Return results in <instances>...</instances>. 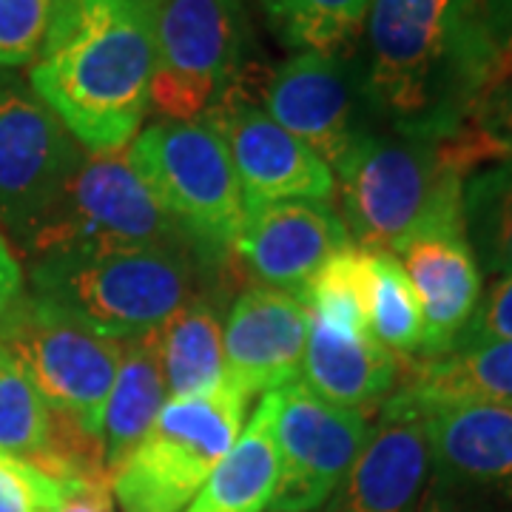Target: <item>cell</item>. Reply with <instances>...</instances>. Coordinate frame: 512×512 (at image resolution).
<instances>
[{"label": "cell", "mask_w": 512, "mask_h": 512, "mask_svg": "<svg viewBox=\"0 0 512 512\" xmlns=\"http://www.w3.org/2000/svg\"><path fill=\"white\" fill-rule=\"evenodd\" d=\"M356 63L367 111L396 134H456L498 69L470 0H370Z\"/></svg>", "instance_id": "cell-1"}, {"label": "cell", "mask_w": 512, "mask_h": 512, "mask_svg": "<svg viewBox=\"0 0 512 512\" xmlns=\"http://www.w3.org/2000/svg\"><path fill=\"white\" fill-rule=\"evenodd\" d=\"M148 0H66L32 69V92L89 154L126 148L151 106Z\"/></svg>", "instance_id": "cell-2"}, {"label": "cell", "mask_w": 512, "mask_h": 512, "mask_svg": "<svg viewBox=\"0 0 512 512\" xmlns=\"http://www.w3.org/2000/svg\"><path fill=\"white\" fill-rule=\"evenodd\" d=\"M350 242L399 256L413 239L464 228L461 194L470 168L456 137H407L365 131L333 168Z\"/></svg>", "instance_id": "cell-3"}, {"label": "cell", "mask_w": 512, "mask_h": 512, "mask_svg": "<svg viewBox=\"0 0 512 512\" xmlns=\"http://www.w3.org/2000/svg\"><path fill=\"white\" fill-rule=\"evenodd\" d=\"M126 151L131 171L200 262L217 265L237 248L242 191L228 148L205 120H160Z\"/></svg>", "instance_id": "cell-4"}, {"label": "cell", "mask_w": 512, "mask_h": 512, "mask_svg": "<svg viewBox=\"0 0 512 512\" xmlns=\"http://www.w3.org/2000/svg\"><path fill=\"white\" fill-rule=\"evenodd\" d=\"M197 256L188 248H126L32 265L37 293L94 333L126 342L160 328L194 296Z\"/></svg>", "instance_id": "cell-5"}, {"label": "cell", "mask_w": 512, "mask_h": 512, "mask_svg": "<svg viewBox=\"0 0 512 512\" xmlns=\"http://www.w3.org/2000/svg\"><path fill=\"white\" fill-rule=\"evenodd\" d=\"M18 245L35 262L126 248H188L177 225L131 171L126 148L111 154L86 151Z\"/></svg>", "instance_id": "cell-6"}, {"label": "cell", "mask_w": 512, "mask_h": 512, "mask_svg": "<svg viewBox=\"0 0 512 512\" xmlns=\"http://www.w3.org/2000/svg\"><path fill=\"white\" fill-rule=\"evenodd\" d=\"M251 396L222 379L217 390L163 404L148 433L111 473L123 512H180L239 439Z\"/></svg>", "instance_id": "cell-7"}, {"label": "cell", "mask_w": 512, "mask_h": 512, "mask_svg": "<svg viewBox=\"0 0 512 512\" xmlns=\"http://www.w3.org/2000/svg\"><path fill=\"white\" fill-rule=\"evenodd\" d=\"M0 345L18 359L49 410L74 419L92 436L100 433L123 342L94 333L35 291L20 293L0 316Z\"/></svg>", "instance_id": "cell-8"}, {"label": "cell", "mask_w": 512, "mask_h": 512, "mask_svg": "<svg viewBox=\"0 0 512 512\" xmlns=\"http://www.w3.org/2000/svg\"><path fill=\"white\" fill-rule=\"evenodd\" d=\"M154 37L151 106L200 120L234 83L248 49L245 0H148Z\"/></svg>", "instance_id": "cell-9"}, {"label": "cell", "mask_w": 512, "mask_h": 512, "mask_svg": "<svg viewBox=\"0 0 512 512\" xmlns=\"http://www.w3.org/2000/svg\"><path fill=\"white\" fill-rule=\"evenodd\" d=\"M276 399L279 478L271 507L276 512L319 510L342 487L370 439V416L330 404L302 379L276 390Z\"/></svg>", "instance_id": "cell-10"}, {"label": "cell", "mask_w": 512, "mask_h": 512, "mask_svg": "<svg viewBox=\"0 0 512 512\" xmlns=\"http://www.w3.org/2000/svg\"><path fill=\"white\" fill-rule=\"evenodd\" d=\"M200 120L228 148L245 208L288 200L328 202L336 194L330 165L256 106L242 69Z\"/></svg>", "instance_id": "cell-11"}, {"label": "cell", "mask_w": 512, "mask_h": 512, "mask_svg": "<svg viewBox=\"0 0 512 512\" xmlns=\"http://www.w3.org/2000/svg\"><path fill=\"white\" fill-rule=\"evenodd\" d=\"M421 419L430 493L461 512H512V404H439Z\"/></svg>", "instance_id": "cell-12"}, {"label": "cell", "mask_w": 512, "mask_h": 512, "mask_svg": "<svg viewBox=\"0 0 512 512\" xmlns=\"http://www.w3.org/2000/svg\"><path fill=\"white\" fill-rule=\"evenodd\" d=\"M83 154L29 86L0 77V228L15 242L55 200Z\"/></svg>", "instance_id": "cell-13"}, {"label": "cell", "mask_w": 512, "mask_h": 512, "mask_svg": "<svg viewBox=\"0 0 512 512\" xmlns=\"http://www.w3.org/2000/svg\"><path fill=\"white\" fill-rule=\"evenodd\" d=\"M262 97L268 117L313 148L330 171L370 131V111L350 55L299 52L268 77Z\"/></svg>", "instance_id": "cell-14"}, {"label": "cell", "mask_w": 512, "mask_h": 512, "mask_svg": "<svg viewBox=\"0 0 512 512\" xmlns=\"http://www.w3.org/2000/svg\"><path fill=\"white\" fill-rule=\"evenodd\" d=\"M311 319V305L288 291L256 285L239 293L222 330L225 379L251 399L296 382Z\"/></svg>", "instance_id": "cell-15"}, {"label": "cell", "mask_w": 512, "mask_h": 512, "mask_svg": "<svg viewBox=\"0 0 512 512\" xmlns=\"http://www.w3.org/2000/svg\"><path fill=\"white\" fill-rule=\"evenodd\" d=\"M348 245V228L330 205L288 200L245 208L234 251L268 288L305 299L313 276Z\"/></svg>", "instance_id": "cell-16"}, {"label": "cell", "mask_w": 512, "mask_h": 512, "mask_svg": "<svg viewBox=\"0 0 512 512\" xmlns=\"http://www.w3.org/2000/svg\"><path fill=\"white\" fill-rule=\"evenodd\" d=\"M430 493V441L421 416L379 410V424L336 490L330 512H419Z\"/></svg>", "instance_id": "cell-17"}, {"label": "cell", "mask_w": 512, "mask_h": 512, "mask_svg": "<svg viewBox=\"0 0 512 512\" xmlns=\"http://www.w3.org/2000/svg\"><path fill=\"white\" fill-rule=\"evenodd\" d=\"M396 259L419 296L424 319L419 353L439 356L453 348L481 299V268L467 245L464 228L413 239Z\"/></svg>", "instance_id": "cell-18"}, {"label": "cell", "mask_w": 512, "mask_h": 512, "mask_svg": "<svg viewBox=\"0 0 512 512\" xmlns=\"http://www.w3.org/2000/svg\"><path fill=\"white\" fill-rule=\"evenodd\" d=\"M464 402L512 404V342L402 359L399 382L379 410L421 416L439 404Z\"/></svg>", "instance_id": "cell-19"}, {"label": "cell", "mask_w": 512, "mask_h": 512, "mask_svg": "<svg viewBox=\"0 0 512 512\" xmlns=\"http://www.w3.org/2000/svg\"><path fill=\"white\" fill-rule=\"evenodd\" d=\"M399 373L402 356L382 348L373 336H356L316 316L311 319L302 382L316 396L370 416V410H379L393 393Z\"/></svg>", "instance_id": "cell-20"}, {"label": "cell", "mask_w": 512, "mask_h": 512, "mask_svg": "<svg viewBox=\"0 0 512 512\" xmlns=\"http://www.w3.org/2000/svg\"><path fill=\"white\" fill-rule=\"evenodd\" d=\"M276 404V393H265L245 433L234 441L185 512H262L271 507L279 478Z\"/></svg>", "instance_id": "cell-21"}, {"label": "cell", "mask_w": 512, "mask_h": 512, "mask_svg": "<svg viewBox=\"0 0 512 512\" xmlns=\"http://www.w3.org/2000/svg\"><path fill=\"white\" fill-rule=\"evenodd\" d=\"M222 330L220 305L211 302V296H191L154 328L171 399H194L220 387L225 379Z\"/></svg>", "instance_id": "cell-22"}, {"label": "cell", "mask_w": 512, "mask_h": 512, "mask_svg": "<svg viewBox=\"0 0 512 512\" xmlns=\"http://www.w3.org/2000/svg\"><path fill=\"white\" fill-rule=\"evenodd\" d=\"M165 379L154 330L123 342V356L114 376L109 404L100 424V444L114 473L120 461L137 447L165 404Z\"/></svg>", "instance_id": "cell-23"}, {"label": "cell", "mask_w": 512, "mask_h": 512, "mask_svg": "<svg viewBox=\"0 0 512 512\" xmlns=\"http://www.w3.org/2000/svg\"><path fill=\"white\" fill-rule=\"evenodd\" d=\"M265 20L288 49L350 55L359 46L370 0H259Z\"/></svg>", "instance_id": "cell-24"}, {"label": "cell", "mask_w": 512, "mask_h": 512, "mask_svg": "<svg viewBox=\"0 0 512 512\" xmlns=\"http://www.w3.org/2000/svg\"><path fill=\"white\" fill-rule=\"evenodd\" d=\"M461 225L478 268L512 274V160L470 174L461 194Z\"/></svg>", "instance_id": "cell-25"}, {"label": "cell", "mask_w": 512, "mask_h": 512, "mask_svg": "<svg viewBox=\"0 0 512 512\" xmlns=\"http://www.w3.org/2000/svg\"><path fill=\"white\" fill-rule=\"evenodd\" d=\"M367 328L382 348L402 359H410L421 350L424 319H421L419 296L396 256L370 251Z\"/></svg>", "instance_id": "cell-26"}, {"label": "cell", "mask_w": 512, "mask_h": 512, "mask_svg": "<svg viewBox=\"0 0 512 512\" xmlns=\"http://www.w3.org/2000/svg\"><path fill=\"white\" fill-rule=\"evenodd\" d=\"M367 274L370 251L348 245L345 251L330 256L322 271L308 285L305 302L316 319L356 336H370L367 328Z\"/></svg>", "instance_id": "cell-27"}, {"label": "cell", "mask_w": 512, "mask_h": 512, "mask_svg": "<svg viewBox=\"0 0 512 512\" xmlns=\"http://www.w3.org/2000/svg\"><path fill=\"white\" fill-rule=\"evenodd\" d=\"M52 410L20 362L0 345V450L35 461L49 441Z\"/></svg>", "instance_id": "cell-28"}, {"label": "cell", "mask_w": 512, "mask_h": 512, "mask_svg": "<svg viewBox=\"0 0 512 512\" xmlns=\"http://www.w3.org/2000/svg\"><path fill=\"white\" fill-rule=\"evenodd\" d=\"M473 174L512 160V66H501L476 97L467 120L456 131Z\"/></svg>", "instance_id": "cell-29"}, {"label": "cell", "mask_w": 512, "mask_h": 512, "mask_svg": "<svg viewBox=\"0 0 512 512\" xmlns=\"http://www.w3.org/2000/svg\"><path fill=\"white\" fill-rule=\"evenodd\" d=\"M66 0H0V69L37 63Z\"/></svg>", "instance_id": "cell-30"}, {"label": "cell", "mask_w": 512, "mask_h": 512, "mask_svg": "<svg viewBox=\"0 0 512 512\" xmlns=\"http://www.w3.org/2000/svg\"><path fill=\"white\" fill-rule=\"evenodd\" d=\"M66 490L26 458L0 450V512H57Z\"/></svg>", "instance_id": "cell-31"}, {"label": "cell", "mask_w": 512, "mask_h": 512, "mask_svg": "<svg viewBox=\"0 0 512 512\" xmlns=\"http://www.w3.org/2000/svg\"><path fill=\"white\" fill-rule=\"evenodd\" d=\"M493 342H512V274L495 276L490 291L478 299L476 311L458 333L453 348H476Z\"/></svg>", "instance_id": "cell-32"}, {"label": "cell", "mask_w": 512, "mask_h": 512, "mask_svg": "<svg viewBox=\"0 0 512 512\" xmlns=\"http://www.w3.org/2000/svg\"><path fill=\"white\" fill-rule=\"evenodd\" d=\"M478 23L493 43L498 55V69L512 66V0H470Z\"/></svg>", "instance_id": "cell-33"}, {"label": "cell", "mask_w": 512, "mask_h": 512, "mask_svg": "<svg viewBox=\"0 0 512 512\" xmlns=\"http://www.w3.org/2000/svg\"><path fill=\"white\" fill-rule=\"evenodd\" d=\"M20 293H23V268L9 242L0 234V316L15 305Z\"/></svg>", "instance_id": "cell-34"}, {"label": "cell", "mask_w": 512, "mask_h": 512, "mask_svg": "<svg viewBox=\"0 0 512 512\" xmlns=\"http://www.w3.org/2000/svg\"><path fill=\"white\" fill-rule=\"evenodd\" d=\"M57 512H114L111 493H69Z\"/></svg>", "instance_id": "cell-35"}, {"label": "cell", "mask_w": 512, "mask_h": 512, "mask_svg": "<svg viewBox=\"0 0 512 512\" xmlns=\"http://www.w3.org/2000/svg\"><path fill=\"white\" fill-rule=\"evenodd\" d=\"M419 512H461V510H456L453 504H447V501L436 498L433 493H427V498H424V504H421Z\"/></svg>", "instance_id": "cell-36"}]
</instances>
